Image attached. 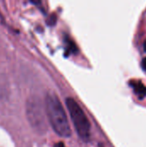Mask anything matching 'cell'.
I'll return each mask as SVG.
<instances>
[{
    "instance_id": "obj_6",
    "label": "cell",
    "mask_w": 146,
    "mask_h": 147,
    "mask_svg": "<svg viewBox=\"0 0 146 147\" xmlns=\"http://www.w3.org/2000/svg\"><path fill=\"white\" fill-rule=\"evenodd\" d=\"M141 65H142V68H143L145 71H146V58L143 59L142 63H141Z\"/></svg>"
},
{
    "instance_id": "obj_2",
    "label": "cell",
    "mask_w": 146,
    "mask_h": 147,
    "mask_svg": "<svg viewBox=\"0 0 146 147\" xmlns=\"http://www.w3.org/2000/svg\"><path fill=\"white\" fill-rule=\"evenodd\" d=\"M65 102L77 134L83 140H89L90 136V124L83 110L73 98H67Z\"/></svg>"
},
{
    "instance_id": "obj_7",
    "label": "cell",
    "mask_w": 146,
    "mask_h": 147,
    "mask_svg": "<svg viewBox=\"0 0 146 147\" xmlns=\"http://www.w3.org/2000/svg\"><path fill=\"white\" fill-rule=\"evenodd\" d=\"M57 147H65V146H64L63 143H59V144L57 145Z\"/></svg>"
},
{
    "instance_id": "obj_1",
    "label": "cell",
    "mask_w": 146,
    "mask_h": 147,
    "mask_svg": "<svg viewBox=\"0 0 146 147\" xmlns=\"http://www.w3.org/2000/svg\"><path fill=\"white\" fill-rule=\"evenodd\" d=\"M46 112L52 127L59 136L68 138L71 135L66 114L59 99L53 93L47 94L46 97Z\"/></svg>"
},
{
    "instance_id": "obj_4",
    "label": "cell",
    "mask_w": 146,
    "mask_h": 147,
    "mask_svg": "<svg viewBox=\"0 0 146 147\" xmlns=\"http://www.w3.org/2000/svg\"><path fill=\"white\" fill-rule=\"evenodd\" d=\"M131 85L133 88L135 94L140 99H143L146 96V87L141 82H133Z\"/></svg>"
},
{
    "instance_id": "obj_5",
    "label": "cell",
    "mask_w": 146,
    "mask_h": 147,
    "mask_svg": "<svg viewBox=\"0 0 146 147\" xmlns=\"http://www.w3.org/2000/svg\"><path fill=\"white\" fill-rule=\"evenodd\" d=\"M65 41H66V47H65L66 53H76L77 52V47L75 45V43L70 39H67Z\"/></svg>"
},
{
    "instance_id": "obj_8",
    "label": "cell",
    "mask_w": 146,
    "mask_h": 147,
    "mask_svg": "<svg viewBox=\"0 0 146 147\" xmlns=\"http://www.w3.org/2000/svg\"><path fill=\"white\" fill-rule=\"evenodd\" d=\"M144 49H145V51L146 52V40H145V42H144Z\"/></svg>"
},
{
    "instance_id": "obj_3",
    "label": "cell",
    "mask_w": 146,
    "mask_h": 147,
    "mask_svg": "<svg viewBox=\"0 0 146 147\" xmlns=\"http://www.w3.org/2000/svg\"><path fill=\"white\" fill-rule=\"evenodd\" d=\"M28 112L31 124L39 131H44L46 127L44 114L40 104L37 102H32L28 104Z\"/></svg>"
}]
</instances>
